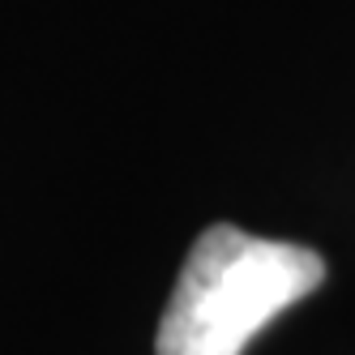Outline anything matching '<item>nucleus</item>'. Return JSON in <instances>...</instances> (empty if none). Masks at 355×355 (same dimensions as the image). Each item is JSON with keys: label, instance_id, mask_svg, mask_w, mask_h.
I'll list each match as a JSON object with an SVG mask.
<instances>
[{"label": "nucleus", "instance_id": "obj_1", "mask_svg": "<svg viewBox=\"0 0 355 355\" xmlns=\"http://www.w3.org/2000/svg\"><path fill=\"white\" fill-rule=\"evenodd\" d=\"M325 283V257L214 223L189 248L155 355H240L261 329Z\"/></svg>", "mask_w": 355, "mask_h": 355}]
</instances>
